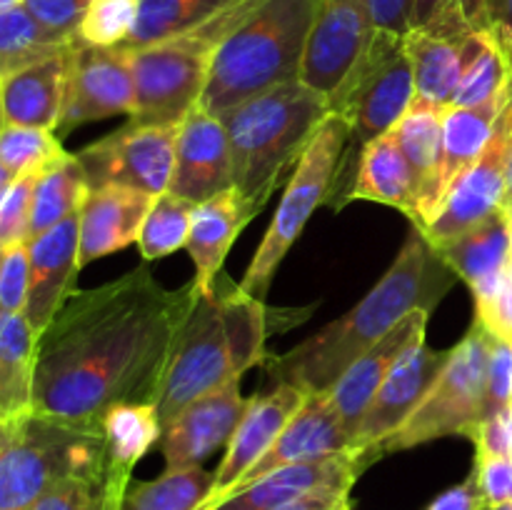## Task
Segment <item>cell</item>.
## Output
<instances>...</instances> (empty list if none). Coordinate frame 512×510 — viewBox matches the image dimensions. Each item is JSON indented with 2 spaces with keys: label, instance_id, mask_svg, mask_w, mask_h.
<instances>
[{
  "label": "cell",
  "instance_id": "obj_1",
  "mask_svg": "<svg viewBox=\"0 0 512 510\" xmlns=\"http://www.w3.org/2000/svg\"><path fill=\"white\" fill-rule=\"evenodd\" d=\"M195 283L168 290L145 265L75 290L35 348L33 413L100 430L113 405L155 403Z\"/></svg>",
  "mask_w": 512,
  "mask_h": 510
},
{
  "label": "cell",
  "instance_id": "obj_2",
  "mask_svg": "<svg viewBox=\"0 0 512 510\" xmlns=\"http://www.w3.org/2000/svg\"><path fill=\"white\" fill-rule=\"evenodd\" d=\"M453 273L423 230L413 225L398 258L380 283L343 318L323 325L315 335L273 360L278 383H290L305 393H323L335 380L383 340L405 315L430 310L455 285Z\"/></svg>",
  "mask_w": 512,
  "mask_h": 510
},
{
  "label": "cell",
  "instance_id": "obj_3",
  "mask_svg": "<svg viewBox=\"0 0 512 510\" xmlns=\"http://www.w3.org/2000/svg\"><path fill=\"white\" fill-rule=\"evenodd\" d=\"M265 340L268 310L263 300L248 295L240 285L230 293H200L180 325L173 358L155 400L160 425H168L195 400L265 363Z\"/></svg>",
  "mask_w": 512,
  "mask_h": 510
},
{
  "label": "cell",
  "instance_id": "obj_4",
  "mask_svg": "<svg viewBox=\"0 0 512 510\" xmlns=\"http://www.w3.org/2000/svg\"><path fill=\"white\" fill-rule=\"evenodd\" d=\"M318 0H260L215 48L200 108L210 115L300 78Z\"/></svg>",
  "mask_w": 512,
  "mask_h": 510
},
{
  "label": "cell",
  "instance_id": "obj_5",
  "mask_svg": "<svg viewBox=\"0 0 512 510\" xmlns=\"http://www.w3.org/2000/svg\"><path fill=\"white\" fill-rule=\"evenodd\" d=\"M328 115V100L300 80L218 115L228 133L233 185L255 215L265 208L285 170L298 165Z\"/></svg>",
  "mask_w": 512,
  "mask_h": 510
},
{
  "label": "cell",
  "instance_id": "obj_6",
  "mask_svg": "<svg viewBox=\"0 0 512 510\" xmlns=\"http://www.w3.org/2000/svg\"><path fill=\"white\" fill-rule=\"evenodd\" d=\"M70 475H108L103 430L25 415L0 453V510H33L55 483Z\"/></svg>",
  "mask_w": 512,
  "mask_h": 510
},
{
  "label": "cell",
  "instance_id": "obj_7",
  "mask_svg": "<svg viewBox=\"0 0 512 510\" xmlns=\"http://www.w3.org/2000/svg\"><path fill=\"white\" fill-rule=\"evenodd\" d=\"M253 8L225 15L193 33L128 50L135 83L130 120L145 125L183 123L203 98L215 48Z\"/></svg>",
  "mask_w": 512,
  "mask_h": 510
},
{
  "label": "cell",
  "instance_id": "obj_8",
  "mask_svg": "<svg viewBox=\"0 0 512 510\" xmlns=\"http://www.w3.org/2000/svg\"><path fill=\"white\" fill-rule=\"evenodd\" d=\"M348 143V123L340 115L330 113L320 123L318 133L313 135L310 145L305 148L303 158L295 165L283 200H280L278 210L273 215V223L265 230L263 243L258 245L248 270H245L243 283H240L245 293L265 300L280 263H283L288 250L293 248V243L305 230L313 210L323 205L333 193V183L338 178L340 160H343Z\"/></svg>",
  "mask_w": 512,
  "mask_h": 510
},
{
  "label": "cell",
  "instance_id": "obj_9",
  "mask_svg": "<svg viewBox=\"0 0 512 510\" xmlns=\"http://www.w3.org/2000/svg\"><path fill=\"white\" fill-rule=\"evenodd\" d=\"M493 333L475 320L463 340L450 348V358L418 408L390 438L378 445V458L393 450L415 448L445 435L473 438L485 420L488 363Z\"/></svg>",
  "mask_w": 512,
  "mask_h": 510
},
{
  "label": "cell",
  "instance_id": "obj_10",
  "mask_svg": "<svg viewBox=\"0 0 512 510\" xmlns=\"http://www.w3.org/2000/svg\"><path fill=\"white\" fill-rule=\"evenodd\" d=\"M415 100V75L405 35L378 33L348 83L330 100V113L348 123L350 145L360 150L388 135Z\"/></svg>",
  "mask_w": 512,
  "mask_h": 510
},
{
  "label": "cell",
  "instance_id": "obj_11",
  "mask_svg": "<svg viewBox=\"0 0 512 510\" xmlns=\"http://www.w3.org/2000/svg\"><path fill=\"white\" fill-rule=\"evenodd\" d=\"M180 123L123 125L115 133L78 150L90 188L125 185L150 195L168 193L175 168V143Z\"/></svg>",
  "mask_w": 512,
  "mask_h": 510
},
{
  "label": "cell",
  "instance_id": "obj_12",
  "mask_svg": "<svg viewBox=\"0 0 512 510\" xmlns=\"http://www.w3.org/2000/svg\"><path fill=\"white\" fill-rule=\"evenodd\" d=\"M135 83L125 48H98L75 38L68 48V83L58 138L78 125L113 115H133Z\"/></svg>",
  "mask_w": 512,
  "mask_h": 510
},
{
  "label": "cell",
  "instance_id": "obj_13",
  "mask_svg": "<svg viewBox=\"0 0 512 510\" xmlns=\"http://www.w3.org/2000/svg\"><path fill=\"white\" fill-rule=\"evenodd\" d=\"M373 35L365 0H318L298 80L330 105L368 53Z\"/></svg>",
  "mask_w": 512,
  "mask_h": 510
},
{
  "label": "cell",
  "instance_id": "obj_14",
  "mask_svg": "<svg viewBox=\"0 0 512 510\" xmlns=\"http://www.w3.org/2000/svg\"><path fill=\"white\" fill-rule=\"evenodd\" d=\"M512 140V93L498 115L493 138L478 160L450 185L440 213L428 228H420L425 238L443 248L475 223L493 215L505 205V183H508V148Z\"/></svg>",
  "mask_w": 512,
  "mask_h": 510
},
{
  "label": "cell",
  "instance_id": "obj_15",
  "mask_svg": "<svg viewBox=\"0 0 512 510\" xmlns=\"http://www.w3.org/2000/svg\"><path fill=\"white\" fill-rule=\"evenodd\" d=\"M450 350H433L425 338L415 340L398 358L388 378L370 400L353 438V450L363 455V463L378 458V445L395 433L413 415L420 400L445 368Z\"/></svg>",
  "mask_w": 512,
  "mask_h": 510
},
{
  "label": "cell",
  "instance_id": "obj_16",
  "mask_svg": "<svg viewBox=\"0 0 512 510\" xmlns=\"http://www.w3.org/2000/svg\"><path fill=\"white\" fill-rule=\"evenodd\" d=\"M305 398H308V393L303 388H298V385L290 383H278L268 395H255V398H250L238 428L230 435L228 450H225L218 470H213V493L200 505V510L213 508L268 453L270 445L278 440L285 425L303 408Z\"/></svg>",
  "mask_w": 512,
  "mask_h": 510
},
{
  "label": "cell",
  "instance_id": "obj_17",
  "mask_svg": "<svg viewBox=\"0 0 512 510\" xmlns=\"http://www.w3.org/2000/svg\"><path fill=\"white\" fill-rule=\"evenodd\" d=\"M248 403L240 393V378H235L163 425L160 450L165 455V470L203 465L220 445H228Z\"/></svg>",
  "mask_w": 512,
  "mask_h": 510
},
{
  "label": "cell",
  "instance_id": "obj_18",
  "mask_svg": "<svg viewBox=\"0 0 512 510\" xmlns=\"http://www.w3.org/2000/svg\"><path fill=\"white\" fill-rule=\"evenodd\" d=\"M230 188H235L233 163L223 120L195 105L180 123L168 190L190 203H203Z\"/></svg>",
  "mask_w": 512,
  "mask_h": 510
},
{
  "label": "cell",
  "instance_id": "obj_19",
  "mask_svg": "<svg viewBox=\"0 0 512 510\" xmlns=\"http://www.w3.org/2000/svg\"><path fill=\"white\" fill-rule=\"evenodd\" d=\"M28 255L30 288L23 315L40 335L75 293L73 283L80 270V213L28 240Z\"/></svg>",
  "mask_w": 512,
  "mask_h": 510
},
{
  "label": "cell",
  "instance_id": "obj_20",
  "mask_svg": "<svg viewBox=\"0 0 512 510\" xmlns=\"http://www.w3.org/2000/svg\"><path fill=\"white\" fill-rule=\"evenodd\" d=\"M348 450H353V438H350L348 430H345L343 420H340L328 390H323V393H308L303 408H300L298 413H295V418L285 425L283 433H280L278 440L270 445L268 453H265L225 495L243 488V485L253 483V480L270 473V470L283 468V465L313 463V460L333 458V455L348 453Z\"/></svg>",
  "mask_w": 512,
  "mask_h": 510
},
{
  "label": "cell",
  "instance_id": "obj_21",
  "mask_svg": "<svg viewBox=\"0 0 512 510\" xmlns=\"http://www.w3.org/2000/svg\"><path fill=\"white\" fill-rule=\"evenodd\" d=\"M363 468V455L355 450L333 455V458L313 460V463L283 465V468L270 470L253 483L233 490L210 510H278L303 495L318 493V490H350Z\"/></svg>",
  "mask_w": 512,
  "mask_h": 510
},
{
  "label": "cell",
  "instance_id": "obj_22",
  "mask_svg": "<svg viewBox=\"0 0 512 510\" xmlns=\"http://www.w3.org/2000/svg\"><path fill=\"white\" fill-rule=\"evenodd\" d=\"M428 318L430 310H415V313L405 315L383 340H378L368 353L360 355V358L335 380L333 388L328 390L350 438H355V430H358L370 400L375 398V393H378V388L383 385V380L388 378L393 365L398 363L400 355H403L415 340L425 338Z\"/></svg>",
  "mask_w": 512,
  "mask_h": 510
},
{
  "label": "cell",
  "instance_id": "obj_23",
  "mask_svg": "<svg viewBox=\"0 0 512 510\" xmlns=\"http://www.w3.org/2000/svg\"><path fill=\"white\" fill-rule=\"evenodd\" d=\"M155 195L125 185L90 188L80 208V268L138 243Z\"/></svg>",
  "mask_w": 512,
  "mask_h": 510
},
{
  "label": "cell",
  "instance_id": "obj_24",
  "mask_svg": "<svg viewBox=\"0 0 512 510\" xmlns=\"http://www.w3.org/2000/svg\"><path fill=\"white\" fill-rule=\"evenodd\" d=\"M253 218V208L245 203L238 188L223 190V193L195 205L185 250L193 258V283L198 293H213L218 273L223 270L225 255L230 253L240 230Z\"/></svg>",
  "mask_w": 512,
  "mask_h": 510
},
{
  "label": "cell",
  "instance_id": "obj_25",
  "mask_svg": "<svg viewBox=\"0 0 512 510\" xmlns=\"http://www.w3.org/2000/svg\"><path fill=\"white\" fill-rule=\"evenodd\" d=\"M443 105L415 98L408 113L400 118L393 133L400 150L408 158L415 178V220L418 228H428L438 218V188L440 160H443Z\"/></svg>",
  "mask_w": 512,
  "mask_h": 510
},
{
  "label": "cell",
  "instance_id": "obj_26",
  "mask_svg": "<svg viewBox=\"0 0 512 510\" xmlns=\"http://www.w3.org/2000/svg\"><path fill=\"white\" fill-rule=\"evenodd\" d=\"M68 48L0 80L3 123L45 130L58 128L68 83Z\"/></svg>",
  "mask_w": 512,
  "mask_h": 510
},
{
  "label": "cell",
  "instance_id": "obj_27",
  "mask_svg": "<svg viewBox=\"0 0 512 510\" xmlns=\"http://www.w3.org/2000/svg\"><path fill=\"white\" fill-rule=\"evenodd\" d=\"M512 93V75L503 90L495 98L485 100L478 105H448L443 118V160H440V175L438 188H435V198H438V213L443 205L445 195H448L450 185L483 155L488 148L490 138H493L495 123L498 115L503 113L505 103H508Z\"/></svg>",
  "mask_w": 512,
  "mask_h": 510
},
{
  "label": "cell",
  "instance_id": "obj_28",
  "mask_svg": "<svg viewBox=\"0 0 512 510\" xmlns=\"http://www.w3.org/2000/svg\"><path fill=\"white\" fill-rule=\"evenodd\" d=\"M435 250L470 288H475L483 280L498 278L508 270V260L512 255L510 208L503 205L493 215H488L473 228L460 233L455 240L445 243L443 248Z\"/></svg>",
  "mask_w": 512,
  "mask_h": 510
},
{
  "label": "cell",
  "instance_id": "obj_29",
  "mask_svg": "<svg viewBox=\"0 0 512 510\" xmlns=\"http://www.w3.org/2000/svg\"><path fill=\"white\" fill-rule=\"evenodd\" d=\"M348 198L390 205L415 220V178L393 130L360 150Z\"/></svg>",
  "mask_w": 512,
  "mask_h": 510
},
{
  "label": "cell",
  "instance_id": "obj_30",
  "mask_svg": "<svg viewBox=\"0 0 512 510\" xmlns=\"http://www.w3.org/2000/svg\"><path fill=\"white\" fill-rule=\"evenodd\" d=\"M473 35L445 38L428 30H410L405 35V50H408L415 75V98L443 105V108L453 103L465 63H468Z\"/></svg>",
  "mask_w": 512,
  "mask_h": 510
},
{
  "label": "cell",
  "instance_id": "obj_31",
  "mask_svg": "<svg viewBox=\"0 0 512 510\" xmlns=\"http://www.w3.org/2000/svg\"><path fill=\"white\" fill-rule=\"evenodd\" d=\"M38 333L23 313H0V423L33 413Z\"/></svg>",
  "mask_w": 512,
  "mask_h": 510
},
{
  "label": "cell",
  "instance_id": "obj_32",
  "mask_svg": "<svg viewBox=\"0 0 512 510\" xmlns=\"http://www.w3.org/2000/svg\"><path fill=\"white\" fill-rule=\"evenodd\" d=\"M260 0H140L138 23L120 48L135 50L205 28Z\"/></svg>",
  "mask_w": 512,
  "mask_h": 510
},
{
  "label": "cell",
  "instance_id": "obj_33",
  "mask_svg": "<svg viewBox=\"0 0 512 510\" xmlns=\"http://www.w3.org/2000/svg\"><path fill=\"white\" fill-rule=\"evenodd\" d=\"M88 193V178L75 153H63L45 165L33 188L28 240L38 238L73 213H80Z\"/></svg>",
  "mask_w": 512,
  "mask_h": 510
},
{
  "label": "cell",
  "instance_id": "obj_34",
  "mask_svg": "<svg viewBox=\"0 0 512 510\" xmlns=\"http://www.w3.org/2000/svg\"><path fill=\"white\" fill-rule=\"evenodd\" d=\"M108 453V470L133 475L135 463L160 443L163 425L158 420L155 403H120L113 405L100 420Z\"/></svg>",
  "mask_w": 512,
  "mask_h": 510
},
{
  "label": "cell",
  "instance_id": "obj_35",
  "mask_svg": "<svg viewBox=\"0 0 512 510\" xmlns=\"http://www.w3.org/2000/svg\"><path fill=\"white\" fill-rule=\"evenodd\" d=\"M215 473L203 465L163 470L155 480H140L125 488L123 510H200L210 498Z\"/></svg>",
  "mask_w": 512,
  "mask_h": 510
},
{
  "label": "cell",
  "instance_id": "obj_36",
  "mask_svg": "<svg viewBox=\"0 0 512 510\" xmlns=\"http://www.w3.org/2000/svg\"><path fill=\"white\" fill-rule=\"evenodd\" d=\"M68 45L48 33L23 5L0 13V80L38 60L63 53Z\"/></svg>",
  "mask_w": 512,
  "mask_h": 510
},
{
  "label": "cell",
  "instance_id": "obj_37",
  "mask_svg": "<svg viewBox=\"0 0 512 510\" xmlns=\"http://www.w3.org/2000/svg\"><path fill=\"white\" fill-rule=\"evenodd\" d=\"M510 65L505 50L490 30H478L470 40V55L465 63L463 78L450 105H478L495 98L508 85Z\"/></svg>",
  "mask_w": 512,
  "mask_h": 510
},
{
  "label": "cell",
  "instance_id": "obj_38",
  "mask_svg": "<svg viewBox=\"0 0 512 510\" xmlns=\"http://www.w3.org/2000/svg\"><path fill=\"white\" fill-rule=\"evenodd\" d=\"M198 203L168 193L158 195L138 235V248L145 260H160L185 248L190 235V220Z\"/></svg>",
  "mask_w": 512,
  "mask_h": 510
},
{
  "label": "cell",
  "instance_id": "obj_39",
  "mask_svg": "<svg viewBox=\"0 0 512 510\" xmlns=\"http://www.w3.org/2000/svg\"><path fill=\"white\" fill-rule=\"evenodd\" d=\"M130 475H120L108 470L105 478H85L70 475L55 483L33 510H108L113 500L123 498L130 485Z\"/></svg>",
  "mask_w": 512,
  "mask_h": 510
},
{
  "label": "cell",
  "instance_id": "obj_40",
  "mask_svg": "<svg viewBox=\"0 0 512 510\" xmlns=\"http://www.w3.org/2000/svg\"><path fill=\"white\" fill-rule=\"evenodd\" d=\"M63 153L65 150L55 130L8 123H3L0 128V165L13 178L30 173V170H43Z\"/></svg>",
  "mask_w": 512,
  "mask_h": 510
},
{
  "label": "cell",
  "instance_id": "obj_41",
  "mask_svg": "<svg viewBox=\"0 0 512 510\" xmlns=\"http://www.w3.org/2000/svg\"><path fill=\"white\" fill-rule=\"evenodd\" d=\"M140 0H90L78 40L98 48H120L138 23Z\"/></svg>",
  "mask_w": 512,
  "mask_h": 510
},
{
  "label": "cell",
  "instance_id": "obj_42",
  "mask_svg": "<svg viewBox=\"0 0 512 510\" xmlns=\"http://www.w3.org/2000/svg\"><path fill=\"white\" fill-rule=\"evenodd\" d=\"M418 28L438 33L488 30L485 0H415L413 30Z\"/></svg>",
  "mask_w": 512,
  "mask_h": 510
},
{
  "label": "cell",
  "instance_id": "obj_43",
  "mask_svg": "<svg viewBox=\"0 0 512 510\" xmlns=\"http://www.w3.org/2000/svg\"><path fill=\"white\" fill-rule=\"evenodd\" d=\"M40 170L18 175L0 198V248L15 243H28L30 208H33V188Z\"/></svg>",
  "mask_w": 512,
  "mask_h": 510
},
{
  "label": "cell",
  "instance_id": "obj_44",
  "mask_svg": "<svg viewBox=\"0 0 512 510\" xmlns=\"http://www.w3.org/2000/svg\"><path fill=\"white\" fill-rule=\"evenodd\" d=\"M30 288L28 243H15L3 250L0 260V313H23Z\"/></svg>",
  "mask_w": 512,
  "mask_h": 510
},
{
  "label": "cell",
  "instance_id": "obj_45",
  "mask_svg": "<svg viewBox=\"0 0 512 510\" xmlns=\"http://www.w3.org/2000/svg\"><path fill=\"white\" fill-rule=\"evenodd\" d=\"M90 0H25L23 8L55 38L73 43Z\"/></svg>",
  "mask_w": 512,
  "mask_h": 510
},
{
  "label": "cell",
  "instance_id": "obj_46",
  "mask_svg": "<svg viewBox=\"0 0 512 510\" xmlns=\"http://www.w3.org/2000/svg\"><path fill=\"white\" fill-rule=\"evenodd\" d=\"M508 408H512V343L493 335L488 363V400H485V418Z\"/></svg>",
  "mask_w": 512,
  "mask_h": 510
},
{
  "label": "cell",
  "instance_id": "obj_47",
  "mask_svg": "<svg viewBox=\"0 0 512 510\" xmlns=\"http://www.w3.org/2000/svg\"><path fill=\"white\" fill-rule=\"evenodd\" d=\"M473 475L485 505L512 503V455L475 453Z\"/></svg>",
  "mask_w": 512,
  "mask_h": 510
},
{
  "label": "cell",
  "instance_id": "obj_48",
  "mask_svg": "<svg viewBox=\"0 0 512 510\" xmlns=\"http://www.w3.org/2000/svg\"><path fill=\"white\" fill-rule=\"evenodd\" d=\"M475 320L485 330L512 343V283L505 270V280L498 288V293L485 300H475Z\"/></svg>",
  "mask_w": 512,
  "mask_h": 510
},
{
  "label": "cell",
  "instance_id": "obj_49",
  "mask_svg": "<svg viewBox=\"0 0 512 510\" xmlns=\"http://www.w3.org/2000/svg\"><path fill=\"white\" fill-rule=\"evenodd\" d=\"M365 5L378 33L408 35L413 30L415 0H365Z\"/></svg>",
  "mask_w": 512,
  "mask_h": 510
},
{
  "label": "cell",
  "instance_id": "obj_50",
  "mask_svg": "<svg viewBox=\"0 0 512 510\" xmlns=\"http://www.w3.org/2000/svg\"><path fill=\"white\" fill-rule=\"evenodd\" d=\"M483 495H480L478 480L470 473L468 480H463L460 485H453L445 493H440L433 503L428 505V510H483Z\"/></svg>",
  "mask_w": 512,
  "mask_h": 510
},
{
  "label": "cell",
  "instance_id": "obj_51",
  "mask_svg": "<svg viewBox=\"0 0 512 510\" xmlns=\"http://www.w3.org/2000/svg\"><path fill=\"white\" fill-rule=\"evenodd\" d=\"M485 25L503 50L512 45V0H485Z\"/></svg>",
  "mask_w": 512,
  "mask_h": 510
},
{
  "label": "cell",
  "instance_id": "obj_52",
  "mask_svg": "<svg viewBox=\"0 0 512 510\" xmlns=\"http://www.w3.org/2000/svg\"><path fill=\"white\" fill-rule=\"evenodd\" d=\"M348 493L345 488H333V490H318V493L303 495V498L293 500V503L283 505L278 510H340L348 503Z\"/></svg>",
  "mask_w": 512,
  "mask_h": 510
},
{
  "label": "cell",
  "instance_id": "obj_53",
  "mask_svg": "<svg viewBox=\"0 0 512 510\" xmlns=\"http://www.w3.org/2000/svg\"><path fill=\"white\" fill-rule=\"evenodd\" d=\"M20 428V420H10V423H0V453L10 445V440L15 438Z\"/></svg>",
  "mask_w": 512,
  "mask_h": 510
},
{
  "label": "cell",
  "instance_id": "obj_54",
  "mask_svg": "<svg viewBox=\"0 0 512 510\" xmlns=\"http://www.w3.org/2000/svg\"><path fill=\"white\" fill-rule=\"evenodd\" d=\"M505 205H512V140L508 148V183H505Z\"/></svg>",
  "mask_w": 512,
  "mask_h": 510
},
{
  "label": "cell",
  "instance_id": "obj_55",
  "mask_svg": "<svg viewBox=\"0 0 512 510\" xmlns=\"http://www.w3.org/2000/svg\"><path fill=\"white\" fill-rule=\"evenodd\" d=\"M23 3H25V0H0V13H8V10L20 8Z\"/></svg>",
  "mask_w": 512,
  "mask_h": 510
},
{
  "label": "cell",
  "instance_id": "obj_56",
  "mask_svg": "<svg viewBox=\"0 0 512 510\" xmlns=\"http://www.w3.org/2000/svg\"><path fill=\"white\" fill-rule=\"evenodd\" d=\"M10 183H13V175H10L8 170H5L3 165H0V190H3L5 185H10Z\"/></svg>",
  "mask_w": 512,
  "mask_h": 510
},
{
  "label": "cell",
  "instance_id": "obj_57",
  "mask_svg": "<svg viewBox=\"0 0 512 510\" xmlns=\"http://www.w3.org/2000/svg\"><path fill=\"white\" fill-rule=\"evenodd\" d=\"M483 510H512V503H503V505H485Z\"/></svg>",
  "mask_w": 512,
  "mask_h": 510
},
{
  "label": "cell",
  "instance_id": "obj_58",
  "mask_svg": "<svg viewBox=\"0 0 512 510\" xmlns=\"http://www.w3.org/2000/svg\"><path fill=\"white\" fill-rule=\"evenodd\" d=\"M108 510H123V498H118V500H113V505H110Z\"/></svg>",
  "mask_w": 512,
  "mask_h": 510
},
{
  "label": "cell",
  "instance_id": "obj_59",
  "mask_svg": "<svg viewBox=\"0 0 512 510\" xmlns=\"http://www.w3.org/2000/svg\"><path fill=\"white\" fill-rule=\"evenodd\" d=\"M505 58H508V65H510V75H512V45L508 50H505Z\"/></svg>",
  "mask_w": 512,
  "mask_h": 510
},
{
  "label": "cell",
  "instance_id": "obj_60",
  "mask_svg": "<svg viewBox=\"0 0 512 510\" xmlns=\"http://www.w3.org/2000/svg\"><path fill=\"white\" fill-rule=\"evenodd\" d=\"M508 278H510V283H512V255H510V260H508Z\"/></svg>",
  "mask_w": 512,
  "mask_h": 510
},
{
  "label": "cell",
  "instance_id": "obj_61",
  "mask_svg": "<svg viewBox=\"0 0 512 510\" xmlns=\"http://www.w3.org/2000/svg\"><path fill=\"white\" fill-rule=\"evenodd\" d=\"M340 510H353V508H350V503H345V505H343V508H340Z\"/></svg>",
  "mask_w": 512,
  "mask_h": 510
},
{
  "label": "cell",
  "instance_id": "obj_62",
  "mask_svg": "<svg viewBox=\"0 0 512 510\" xmlns=\"http://www.w3.org/2000/svg\"><path fill=\"white\" fill-rule=\"evenodd\" d=\"M0 128H3V113H0Z\"/></svg>",
  "mask_w": 512,
  "mask_h": 510
},
{
  "label": "cell",
  "instance_id": "obj_63",
  "mask_svg": "<svg viewBox=\"0 0 512 510\" xmlns=\"http://www.w3.org/2000/svg\"><path fill=\"white\" fill-rule=\"evenodd\" d=\"M3 250H5V248H0V260H3Z\"/></svg>",
  "mask_w": 512,
  "mask_h": 510
},
{
  "label": "cell",
  "instance_id": "obj_64",
  "mask_svg": "<svg viewBox=\"0 0 512 510\" xmlns=\"http://www.w3.org/2000/svg\"><path fill=\"white\" fill-rule=\"evenodd\" d=\"M508 208H510V220H512V205H508Z\"/></svg>",
  "mask_w": 512,
  "mask_h": 510
}]
</instances>
